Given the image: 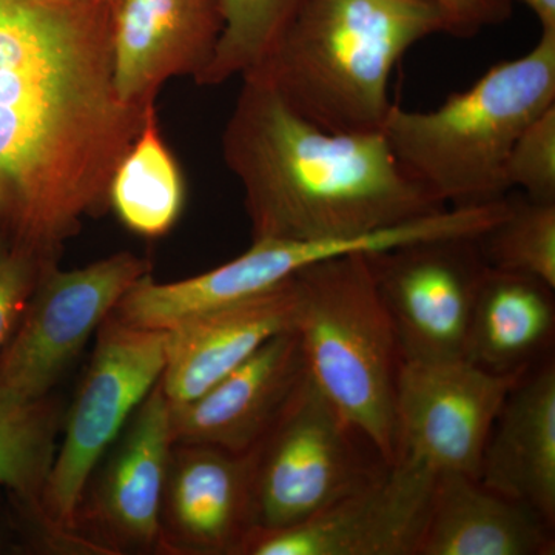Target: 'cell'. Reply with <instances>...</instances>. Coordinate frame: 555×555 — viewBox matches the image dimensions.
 I'll list each match as a JSON object with an SVG mask.
<instances>
[{
  "label": "cell",
  "instance_id": "cell-1",
  "mask_svg": "<svg viewBox=\"0 0 555 555\" xmlns=\"http://www.w3.org/2000/svg\"><path fill=\"white\" fill-rule=\"evenodd\" d=\"M116 0H0V229L42 268L108 206L150 108L120 101Z\"/></svg>",
  "mask_w": 555,
  "mask_h": 555
},
{
  "label": "cell",
  "instance_id": "cell-2",
  "mask_svg": "<svg viewBox=\"0 0 555 555\" xmlns=\"http://www.w3.org/2000/svg\"><path fill=\"white\" fill-rule=\"evenodd\" d=\"M222 134L254 241L352 240L448 206L398 163L382 131L332 133L246 76Z\"/></svg>",
  "mask_w": 555,
  "mask_h": 555
},
{
  "label": "cell",
  "instance_id": "cell-3",
  "mask_svg": "<svg viewBox=\"0 0 555 555\" xmlns=\"http://www.w3.org/2000/svg\"><path fill=\"white\" fill-rule=\"evenodd\" d=\"M434 35H447V21L429 0H305L269 60L246 76L320 129L372 133L393 107V68Z\"/></svg>",
  "mask_w": 555,
  "mask_h": 555
},
{
  "label": "cell",
  "instance_id": "cell-4",
  "mask_svg": "<svg viewBox=\"0 0 555 555\" xmlns=\"http://www.w3.org/2000/svg\"><path fill=\"white\" fill-rule=\"evenodd\" d=\"M555 105V30L534 49L499 62L436 109L393 104L382 133L418 184L452 207L507 195L506 163L520 134Z\"/></svg>",
  "mask_w": 555,
  "mask_h": 555
},
{
  "label": "cell",
  "instance_id": "cell-5",
  "mask_svg": "<svg viewBox=\"0 0 555 555\" xmlns=\"http://www.w3.org/2000/svg\"><path fill=\"white\" fill-rule=\"evenodd\" d=\"M366 254L327 258L299 270L294 331L313 383L387 463H396L403 356Z\"/></svg>",
  "mask_w": 555,
  "mask_h": 555
},
{
  "label": "cell",
  "instance_id": "cell-6",
  "mask_svg": "<svg viewBox=\"0 0 555 555\" xmlns=\"http://www.w3.org/2000/svg\"><path fill=\"white\" fill-rule=\"evenodd\" d=\"M390 465L308 375L255 449V528L301 524Z\"/></svg>",
  "mask_w": 555,
  "mask_h": 555
},
{
  "label": "cell",
  "instance_id": "cell-7",
  "mask_svg": "<svg viewBox=\"0 0 555 555\" xmlns=\"http://www.w3.org/2000/svg\"><path fill=\"white\" fill-rule=\"evenodd\" d=\"M169 332L105 318L78 397L68 412L64 441L43 486L42 521L53 532L72 531L87 486L102 455L164 374Z\"/></svg>",
  "mask_w": 555,
  "mask_h": 555
},
{
  "label": "cell",
  "instance_id": "cell-8",
  "mask_svg": "<svg viewBox=\"0 0 555 555\" xmlns=\"http://www.w3.org/2000/svg\"><path fill=\"white\" fill-rule=\"evenodd\" d=\"M452 230V219L436 214L361 238L254 241L238 258L188 280L156 283L147 273L124 295L113 315L130 326L170 331L198 313L272 291L323 259L443 238Z\"/></svg>",
  "mask_w": 555,
  "mask_h": 555
},
{
  "label": "cell",
  "instance_id": "cell-9",
  "mask_svg": "<svg viewBox=\"0 0 555 555\" xmlns=\"http://www.w3.org/2000/svg\"><path fill=\"white\" fill-rule=\"evenodd\" d=\"M403 360L465 358L486 264L477 236L415 241L367 251Z\"/></svg>",
  "mask_w": 555,
  "mask_h": 555
},
{
  "label": "cell",
  "instance_id": "cell-10",
  "mask_svg": "<svg viewBox=\"0 0 555 555\" xmlns=\"http://www.w3.org/2000/svg\"><path fill=\"white\" fill-rule=\"evenodd\" d=\"M149 270L147 259L130 251L67 272L56 266L42 270L21 328L0 358V389L27 401L46 398L90 335Z\"/></svg>",
  "mask_w": 555,
  "mask_h": 555
},
{
  "label": "cell",
  "instance_id": "cell-11",
  "mask_svg": "<svg viewBox=\"0 0 555 555\" xmlns=\"http://www.w3.org/2000/svg\"><path fill=\"white\" fill-rule=\"evenodd\" d=\"M529 371L496 374L465 358L403 360L396 397L398 459L478 480L496 416Z\"/></svg>",
  "mask_w": 555,
  "mask_h": 555
},
{
  "label": "cell",
  "instance_id": "cell-12",
  "mask_svg": "<svg viewBox=\"0 0 555 555\" xmlns=\"http://www.w3.org/2000/svg\"><path fill=\"white\" fill-rule=\"evenodd\" d=\"M437 473L400 456L374 481L287 528H254L241 555H416Z\"/></svg>",
  "mask_w": 555,
  "mask_h": 555
},
{
  "label": "cell",
  "instance_id": "cell-13",
  "mask_svg": "<svg viewBox=\"0 0 555 555\" xmlns=\"http://www.w3.org/2000/svg\"><path fill=\"white\" fill-rule=\"evenodd\" d=\"M309 371L297 332H281L203 396L171 406L175 444L247 454L268 437Z\"/></svg>",
  "mask_w": 555,
  "mask_h": 555
},
{
  "label": "cell",
  "instance_id": "cell-14",
  "mask_svg": "<svg viewBox=\"0 0 555 555\" xmlns=\"http://www.w3.org/2000/svg\"><path fill=\"white\" fill-rule=\"evenodd\" d=\"M224 28L221 0H116L113 68L120 101L155 104L167 80H198Z\"/></svg>",
  "mask_w": 555,
  "mask_h": 555
},
{
  "label": "cell",
  "instance_id": "cell-15",
  "mask_svg": "<svg viewBox=\"0 0 555 555\" xmlns=\"http://www.w3.org/2000/svg\"><path fill=\"white\" fill-rule=\"evenodd\" d=\"M255 449L233 454L207 444H175L164 489L160 546L241 555L255 528Z\"/></svg>",
  "mask_w": 555,
  "mask_h": 555
},
{
  "label": "cell",
  "instance_id": "cell-16",
  "mask_svg": "<svg viewBox=\"0 0 555 555\" xmlns=\"http://www.w3.org/2000/svg\"><path fill=\"white\" fill-rule=\"evenodd\" d=\"M119 437L118 448L94 488L90 513L80 516L112 545L139 550L160 546L164 489L175 447L171 404L160 379Z\"/></svg>",
  "mask_w": 555,
  "mask_h": 555
},
{
  "label": "cell",
  "instance_id": "cell-17",
  "mask_svg": "<svg viewBox=\"0 0 555 555\" xmlns=\"http://www.w3.org/2000/svg\"><path fill=\"white\" fill-rule=\"evenodd\" d=\"M295 275L272 291L198 313L167 331V363L160 385L171 406L203 396L270 338L294 328L298 302Z\"/></svg>",
  "mask_w": 555,
  "mask_h": 555
},
{
  "label": "cell",
  "instance_id": "cell-18",
  "mask_svg": "<svg viewBox=\"0 0 555 555\" xmlns=\"http://www.w3.org/2000/svg\"><path fill=\"white\" fill-rule=\"evenodd\" d=\"M478 481L555 526V363L532 367L496 416Z\"/></svg>",
  "mask_w": 555,
  "mask_h": 555
},
{
  "label": "cell",
  "instance_id": "cell-19",
  "mask_svg": "<svg viewBox=\"0 0 555 555\" xmlns=\"http://www.w3.org/2000/svg\"><path fill=\"white\" fill-rule=\"evenodd\" d=\"M554 526L460 473H437L416 555H550Z\"/></svg>",
  "mask_w": 555,
  "mask_h": 555
},
{
  "label": "cell",
  "instance_id": "cell-20",
  "mask_svg": "<svg viewBox=\"0 0 555 555\" xmlns=\"http://www.w3.org/2000/svg\"><path fill=\"white\" fill-rule=\"evenodd\" d=\"M554 291L537 278L488 268L470 315L465 360L496 374L532 369L554 341Z\"/></svg>",
  "mask_w": 555,
  "mask_h": 555
},
{
  "label": "cell",
  "instance_id": "cell-21",
  "mask_svg": "<svg viewBox=\"0 0 555 555\" xmlns=\"http://www.w3.org/2000/svg\"><path fill=\"white\" fill-rule=\"evenodd\" d=\"M108 206L142 238L166 236L185 206V181L150 108L144 126L120 159L108 188Z\"/></svg>",
  "mask_w": 555,
  "mask_h": 555
},
{
  "label": "cell",
  "instance_id": "cell-22",
  "mask_svg": "<svg viewBox=\"0 0 555 555\" xmlns=\"http://www.w3.org/2000/svg\"><path fill=\"white\" fill-rule=\"evenodd\" d=\"M56 430L57 411L46 398L27 401L0 389V485L38 511L56 454Z\"/></svg>",
  "mask_w": 555,
  "mask_h": 555
},
{
  "label": "cell",
  "instance_id": "cell-23",
  "mask_svg": "<svg viewBox=\"0 0 555 555\" xmlns=\"http://www.w3.org/2000/svg\"><path fill=\"white\" fill-rule=\"evenodd\" d=\"M305 0H221L224 28L210 65L196 83L221 86L261 67Z\"/></svg>",
  "mask_w": 555,
  "mask_h": 555
},
{
  "label": "cell",
  "instance_id": "cell-24",
  "mask_svg": "<svg viewBox=\"0 0 555 555\" xmlns=\"http://www.w3.org/2000/svg\"><path fill=\"white\" fill-rule=\"evenodd\" d=\"M477 243L488 268L537 278L555 288V203L506 195L505 214Z\"/></svg>",
  "mask_w": 555,
  "mask_h": 555
},
{
  "label": "cell",
  "instance_id": "cell-25",
  "mask_svg": "<svg viewBox=\"0 0 555 555\" xmlns=\"http://www.w3.org/2000/svg\"><path fill=\"white\" fill-rule=\"evenodd\" d=\"M506 182L529 198L555 203V105L517 139L507 158Z\"/></svg>",
  "mask_w": 555,
  "mask_h": 555
},
{
  "label": "cell",
  "instance_id": "cell-26",
  "mask_svg": "<svg viewBox=\"0 0 555 555\" xmlns=\"http://www.w3.org/2000/svg\"><path fill=\"white\" fill-rule=\"evenodd\" d=\"M42 270L46 269L20 248L0 243V347L24 315Z\"/></svg>",
  "mask_w": 555,
  "mask_h": 555
},
{
  "label": "cell",
  "instance_id": "cell-27",
  "mask_svg": "<svg viewBox=\"0 0 555 555\" xmlns=\"http://www.w3.org/2000/svg\"><path fill=\"white\" fill-rule=\"evenodd\" d=\"M447 21V35L470 39L513 16V0H429Z\"/></svg>",
  "mask_w": 555,
  "mask_h": 555
},
{
  "label": "cell",
  "instance_id": "cell-28",
  "mask_svg": "<svg viewBox=\"0 0 555 555\" xmlns=\"http://www.w3.org/2000/svg\"><path fill=\"white\" fill-rule=\"evenodd\" d=\"M524 3L539 21L542 31L555 30V0H513Z\"/></svg>",
  "mask_w": 555,
  "mask_h": 555
}]
</instances>
